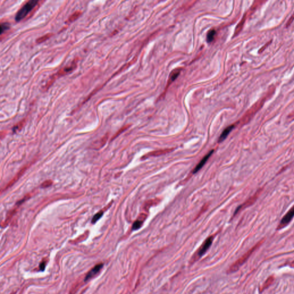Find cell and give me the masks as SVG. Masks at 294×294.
I'll use <instances>...</instances> for the list:
<instances>
[{"label":"cell","mask_w":294,"mask_h":294,"mask_svg":"<svg viewBox=\"0 0 294 294\" xmlns=\"http://www.w3.org/2000/svg\"><path fill=\"white\" fill-rule=\"evenodd\" d=\"M213 152H214V150H212L210 152L208 153L201 160V161L198 164L197 166L194 168V171H193V173H194V174L197 173L198 171H199V170H201L202 168L203 167V166L205 165V163L207 162V161H208V159L210 158V157L212 156V155Z\"/></svg>","instance_id":"cell-7"},{"label":"cell","mask_w":294,"mask_h":294,"mask_svg":"<svg viewBox=\"0 0 294 294\" xmlns=\"http://www.w3.org/2000/svg\"><path fill=\"white\" fill-rule=\"evenodd\" d=\"M52 35H53V34H46V35H45L44 36L38 38L37 40H36V43H43L44 41H46L47 40L49 39L50 37L52 36Z\"/></svg>","instance_id":"cell-11"},{"label":"cell","mask_w":294,"mask_h":294,"mask_svg":"<svg viewBox=\"0 0 294 294\" xmlns=\"http://www.w3.org/2000/svg\"><path fill=\"white\" fill-rule=\"evenodd\" d=\"M103 213H104V212H101V211L100 212H98L95 216H94L91 222L93 223L96 222L97 221H98V220H100V218L102 216Z\"/></svg>","instance_id":"cell-17"},{"label":"cell","mask_w":294,"mask_h":294,"mask_svg":"<svg viewBox=\"0 0 294 294\" xmlns=\"http://www.w3.org/2000/svg\"><path fill=\"white\" fill-rule=\"evenodd\" d=\"M82 13L80 11H76L75 12H74L72 15H71L69 18L67 20V22H72L73 21H75L77 19H78L79 17H80V16L81 15Z\"/></svg>","instance_id":"cell-9"},{"label":"cell","mask_w":294,"mask_h":294,"mask_svg":"<svg viewBox=\"0 0 294 294\" xmlns=\"http://www.w3.org/2000/svg\"><path fill=\"white\" fill-rule=\"evenodd\" d=\"M234 125H231L229 127H227L225 130H223L222 132V133L221 134L220 136V138H219V140H218V142H223V140L227 138V136L229 135V134L231 133V131L233 130V129L234 128Z\"/></svg>","instance_id":"cell-8"},{"label":"cell","mask_w":294,"mask_h":294,"mask_svg":"<svg viewBox=\"0 0 294 294\" xmlns=\"http://www.w3.org/2000/svg\"><path fill=\"white\" fill-rule=\"evenodd\" d=\"M294 217V205L290 208V210L286 213V214L284 216L282 221L280 222L279 225L278 226V229H282L284 226H287L288 223H290L291 221L292 220Z\"/></svg>","instance_id":"cell-5"},{"label":"cell","mask_w":294,"mask_h":294,"mask_svg":"<svg viewBox=\"0 0 294 294\" xmlns=\"http://www.w3.org/2000/svg\"><path fill=\"white\" fill-rule=\"evenodd\" d=\"M39 268H40V269L41 270V271H44L45 268V263H44V262L41 263V264H40Z\"/></svg>","instance_id":"cell-20"},{"label":"cell","mask_w":294,"mask_h":294,"mask_svg":"<svg viewBox=\"0 0 294 294\" xmlns=\"http://www.w3.org/2000/svg\"><path fill=\"white\" fill-rule=\"evenodd\" d=\"M216 34V30L212 29L208 31V34L207 35V41L208 43H210L214 40Z\"/></svg>","instance_id":"cell-10"},{"label":"cell","mask_w":294,"mask_h":294,"mask_svg":"<svg viewBox=\"0 0 294 294\" xmlns=\"http://www.w3.org/2000/svg\"><path fill=\"white\" fill-rule=\"evenodd\" d=\"M212 241H213V237L212 236L209 237L207 238L205 240V242L203 243V244L199 248V249L198 250L197 252L195 254V255L193 256L192 261H197L199 258H201L208 251V250L209 249L210 246L212 245Z\"/></svg>","instance_id":"cell-4"},{"label":"cell","mask_w":294,"mask_h":294,"mask_svg":"<svg viewBox=\"0 0 294 294\" xmlns=\"http://www.w3.org/2000/svg\"><path fill=\"white\" fill-rule=\"evenodd\" d=\"M180 72V70H178V69H176L172 72L170 76L171 82H173L174 81H175L176 78H177V77L179 76Z\"/></svg>","instance_id":"cell-12"},{"label":"cell","mask_w":294,"mask_h":294,"mask_svg":"<svg viewBox=\"0 0 294 294\" xmlns=\"http://www.w3.org/2000/svg\"><path fill=\"white\" fill-rule=\"evenodd\" d=\"M261 243H263V241H261L260 242H259L257 244H256L254 247H253L251 250H250L244 255H243L240 259H239L238 260L236 261V263L232 265L230 268L229 269V270L227 271V272L231 273L236 272L237 270H238V269L241 267V266L244 264L247 261V260L250 258V256H251V254L254 252V250L260 246Z\"/></svg>","instance_id":"cell-1"},{"label":"cell","mask_w":294,"mask_h":294,"mask_svg":"<svg viewBox=\"0 0 294 294\" xmlns=\"http://www.w3.org/2000/svg\"><path fill=\"white\" fill-rule=\"evenodd\" d=\"M103 266H104V264H102V263H100V264H99L96 265L92 269H91L89 272V273L87 274V275H86V277H85V282L88 281V280L90 279L91 278H93L94 276L96 275L97 273H98L100 269L102 268Z\"/></svg>","instance_id":"cell-6"},{"label":"cell","mask_w":294,"mask_h":294,"mask_svg":"<svg viewBox=\"0 0 294 294\" xmlns=\"http://www.w3.org/2000/svg\"><path fill=\"white\" fill-rule=\"evenodd\" d=\"M142 221L140 220H138L134 222V223L133 224L132 226V229L134 231H136L139 229L140 227H142Z\"/></svg>","instance_id":"cell-14"},{"label":"cell","mask_w":294,"mask_h":294,"mask_svg":"<svg viewBox=\"0 0 294 294\" xmlns=\"http://www.w3.org/2000/svg\"><path fill=\"white\" fill-rule=\"evenodd\" d=\"M10 28V24L8 22H2L1 25V34H2L5 31Z\"/></svg>","instance_id":"cell-15"},{"label":"cell","mask_w":294,"mask_h":294,"mask_svg":"<svg viewBox=\"0 0 294 294\" xmlns=\"http://www.w3.org/2000/svg\"><path fill=\"white\" fill-rule=\"evenodd\" d=\"M290 265L291 266V267H294V261H293L291 263Z\"/></svg>","instance_id":"cell-21"},{"label":"cell","mask_w":294,"mask_h":294,"mask_svg":"<svg viewBox=\"0 0 294 294\" xmlns=\"http://www.w3.org/2000/svg\"><path fill=\"white\" fill-rule=\"evenodd\" d=\"M52 183L51 180H47L42 184V187H48L52 184Z\"/></svg>","instance_id":"cell-19"},{"label":"cell","mask_w":294,"mask_h":294,"mask_svg":"<svg viewBox=\"0 0 294 294\" xmlns=\"http://www.w3.org/2000/svg\"><path fill=\"white\" fill-rule=\"evenodd\" d=\"M24 124H25V120H23L22 121H21L20 123L18 124V125L15 126V128H13V130L16 131V130L21 129L22 128V127H23V125H24Z\"/></svg>","instance_id":"cell-18"},{"label":"cell","mask_w":294,"mask_h":294,"mask_svg":"<svg viewBox=\"0 0 294 294\" xmlns=\"http://www.w3.org/2000/svg\"><path fill=\"white\" fill-rule=\"evenodd\" d=\"M38 2L39 1L36 0H31L27 2L26 4L17 12L15 17L16 21L19 22L22 20V19H24L26 16L29 14L30 12L37 5Z\"/></svg>","instance_id":"cell-2"},{"label":"cell","mask_w":294,"mask_h":294,"mask_svg":"<svg viewBox=\"0 0 294 294\" xmlns=\"http://www.w3.org/2000/svg\"><path fill=\"white\" fill-rule=\"evenodd\" d=\"M76 67H77V63L75 62H73V63L71 64L70 66H66V67H64L63 68L60 69V70L56 72L55 74L52 75L51 78L47 82V85L45 86V89H49V87L52 85L56 78H59L61 77H63L64 75L71 72L73 70H74L76 68Z\"/></svg>","instance_id":"cell-3"},{"label":"cell","mask_w":294,"mask_h":294,"mask_svg":"<svg viewBox=\"0 0 294 294\" xmlns=\"http://www.w3.org/2000/svg\"><path fill=\"white\" fill-rule=\"evenodd\" d=\"M25 170H26V168H24V169H22V171H21L20 172H19L18 175H17V176L15 177L14 179H13L11 181L10 184H9L7 185V188H8L9 187L11 186L12 185H13V184H14V183H15L16 182L17 180V179H19V178H20V177L21 176L22 173H23L25 171Z\"/></svg>","instance_id":"cell-13"},{"label":"cell","mask_w":294,"mask_h":294,"mask_svg":"<svg viewBox=\"0 0 294 294\" xmlns=\"http://www.w3.org/2000/svg\"><path fill=\"white\" fill-rule=\"evenodd\" d=\"M273 277H270L267 280V281L265 282L264 284H263V290L265 289L266 288H268L271 284H272V282H273Z\"/></svg>","instance_id":"cell-16"}]
</instances>
